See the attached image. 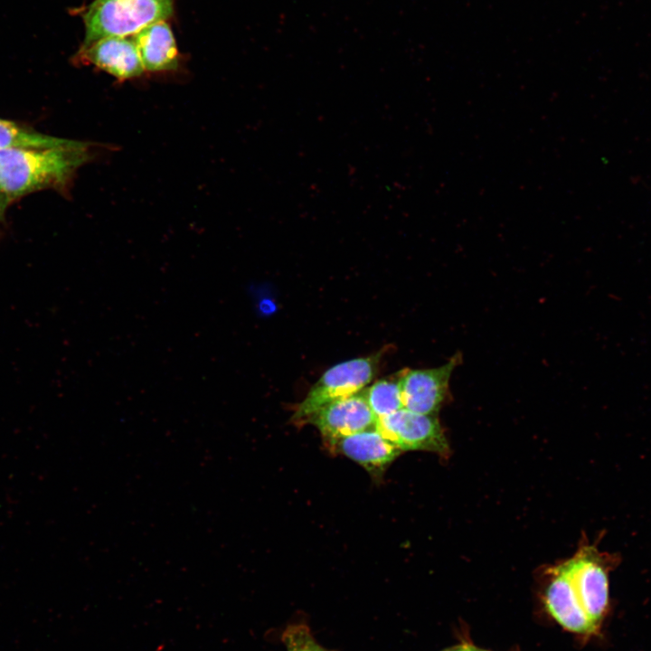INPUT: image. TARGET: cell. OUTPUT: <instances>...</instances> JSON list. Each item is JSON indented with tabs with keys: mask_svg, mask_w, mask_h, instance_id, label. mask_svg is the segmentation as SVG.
I'll return each mask as SVG.
<instances>
[{
	"mask_svg": "<svg viewBox=\"0 0 651 651\" xmlns=\"http://www.w3.org/2000/svg\"><path fill=\"white\" fill-rule=\"evenodd\" d=\"M87 143L0 151V191L10 202L44 189H61L90 158Z\"/></svg>",
	"mask_w": 651,
	"mask_h": 651,
	"instance_id": "obj_1",
	"label": "cell"
},
{
	"mask_svg": "<svg viewBox=\"0 0 651 651\" xmlns=\"http://www.w3.org/2000/svg\"><path fill=\"white\" fill-rule=\"evenodd\" d=\"M174 0H94L82 14L85 37L81 46L108 36L134 35L146 26L165 21Z\"/></svg>",
	"mask_w": 651,
	"mask_h": 651,
	"instance_id": "obj_2",
	"label": "cell"
},
{
	"mask_svg": "<svg viewBox=\"0 0 651 651\" xmlns=\"http://www.w3.org/2000/svg\"><path fill=\"white\" fill-rule=\"evenodd\" d=\"M381 354L337 363L326 371L298 404L293 420L304 423L326 404L361 392L375 376Z\"/></svg>",
	"mask_w": 651,
	"mask_h": 651,
	"instance_id": "obj_3",
	"label": "cell"
},
{
	"mask_svg": "<svg viewBox=\"0 0 651 651\" xmlns=\"http://www.w3.org/2000/svg\"><path fill=\"white\" fill-rule=\"evenodd\" d=\"M375 428L402 450H425L442 456L448 453L443 429L434 415L401 408L376 420Z\"/></svg>",
	"mask_w": 651,
	"mask_h": 651,
	"instance_id": "obj_4",
	"label": "cell"
},
{
	"mask_svg": "<svg viewBox=\"0 0 651 651\" xmlns=\"http://www.w3.org/2000/svg\"><path fill=\"white\" fill-rule=\"evenodd\" d=\"M562 567L585 613L599 628L609 608L608 573L600 558L592 550H586L563 563Z\"/></svg>",
	"mask_w": 651,
	"mask_h": 651,
	"instance_id": "obj_5",
	"label": "cell"
},
{
	"mask_svg": "<svg viewBox=\"0 0 651 651\" xmlns=\"http://www.w3.org/2000/svg\"><path fill=\"white\" fill-rule=\"evenodd\" d=\"M306 422L316 427L329 446L343 437L374 428L376 418L361 391L326 404Z\"/></svg>",
	"mask_w": 651,
	"mask_h": 651,
	"instance_id": "obj_6",
	"label": "cell"
},
{
	"mask_svg": "<svg viewBox=\"0 0 651 651\" xmlns=\"http://www.w3.org/2000/svg\"><path fill=\"white\" fill-rule=\"evenodd\" d=\"M458 362L455 355L436 368L402 371L400 385L403 408L428 415L437 413L448 395L449 379Z\"/></svg>",
	"mask_w": 651,
	"mask_h": 651,
	"instance_id": "obj_7",
	"label": "cell"
},
{
	"mask_svg": "<svg viewBox=\"0 0 651 651\" xmlns=\"http://www.w3.org/2000/svg\"><path fill=\"white\" fill-rule=\"evenodd\" d=\"M75 60L92 64L120 81L145 72L137 46L129 36H108L81 46Z\"/></svg>",
	"mask_w": 651,
	"mask_h": 651,
	"instance_id": "obj_8",
	"label": "cell"
},
{
	"mask_svg": "<svg viewBox=\"0 0 651 651\" xmlns=\"http://www.w3.org/2000/svg\"><path fill=\"white\" fill-rule=\"evenodd\" d=\"M544 604L553 619L570 632L591 635L599 629L582 609L562 565L552 571L544 591Z\"/></svg>",
	"mask_w": 651,
	"mask_h": 651,
	"instance_id": "obj_9",
	"label": "cell"
},
{
	"mask_svg": "<svg viewBox=\"0 0 651 651\" xmlns=\"http://www.w3.org/2000/svg\"><path fill=\"white\" fill-rule=\"evenodd\" d=\"M329 448L375 476L381 475L401 451L375 427L343 437L329 445Z\"/></svg>",
	"mask_w": 651,
	"mask_h": 651,
	"instance_id": "obj_10",
	"label": "cell"
},
{
	"mask_svg": "<svg viewBox=\"0 0 651 651\" xmlns=\"http://www.w3.org/2000/svg\"><path fill=\"white\" fill-rule=\"evenodd\" d=\"M132 38L145 71L166 72L178 68L179 52L176 42L165 21L146 26Z\"/></svg>",
	"mask_w": 651,
	"mask_h": 651,
	"instance_id": "obj_11",
	"label": "cell"
},
{
	"mask_svg": "<svg viewBox=\"0 0 651 651\" xmlns=\"http://www.w3.org/2000/svg\"><path fill=\"white\" fill-rule=\"evenodd\" d=\"M69 139L56 137L0 118V151L13 148H48L64 145Z\"/></svg>",
	"mask_w": 651,
	"mask_h": 651,
	"instance_id": "obj_12",
	"label": "cell"
},
{
	"mask_svg": "<svg viewBox=\"0 0 651 651\" xmlns=\"http://www.w3.org/2000/svg\"><path fill=\"white\" fill-rule=\"evenodd\" d=\"M400 376L378 380L363 391L376 420L403 408Z\"/></svg>",
	"mask_w": 651,
	"mask_h": 651,
	"instance_id": "obj_13",
	"label": "cell"
},
{
	"mask_svg": "<svg viewBox=\"0 0 651 651\" xmlns=\"http://www.w3.org/2000/svg\"><path fill=\"white\" fill-rule=\"evenodd\" d=\"M281 639L287 651H329L316 640L310 628L304 623L288 625Z\"/></svg>",
	"mask_w": 651,
	"mask_h": 651,
	"instance_id": "obj_14",
	"label": "cell"
},
{
	"mask_svg": "<svg viewBox=\"0 0 651 651\" xmlns=\"http://www.w3.org/2000/svg\"><path fill=\"white\" fill-rule=\"evenodd\" d=\"M443 651H489V650L480 648L472 644L462 643V644L448 647Z\"/></svg>",
	"mask_w": 651,
	"mask_h": 651,
	"instance_id": "obj_15",
	"label": "cell"
},
{
	"mask_svg": "<svg viewBox=\"0 0 651 651\" xmlns=\"http://www.w3.org/2000/svg\"><path fill=\"white\" fill-rule=\"evenodd\" d=\"M11 202L8 198L0 191V220L5 216V212Z\"/></svg>",
	"mask_w": 651,
	"mask_h": 651,
	"instance_id": "obj_16",
	"label": "cell"
}]
</instances>
